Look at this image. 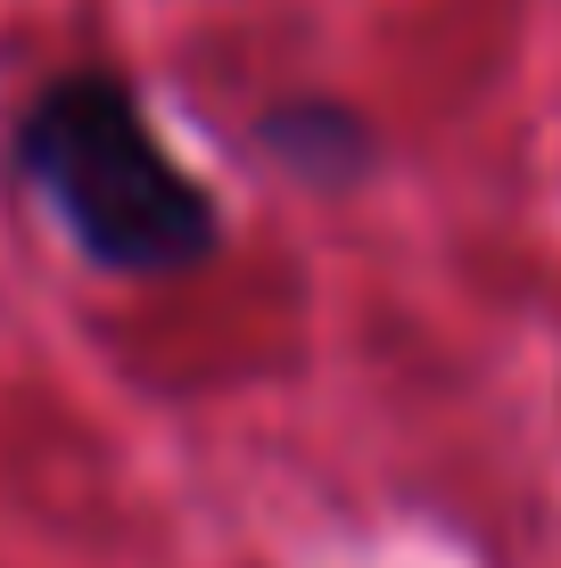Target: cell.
I'll return each instance as SVG.
<instances>
[{"instance_id": "cell-1", "label": "cell", "mask_w": 561, "mask_h": 568, "mask_svg": "<svg viewBox=\"0 0 561 568\" xmlns=\"http://www.w3.org/2000/svg\"><path fill=\"white\" fill-rule=\"evenodd\" d=\"M17 173L100 272L158 281L216 256V199L173 165L116 74H58L17 115Z\"/></svg>"}]
</instances>
